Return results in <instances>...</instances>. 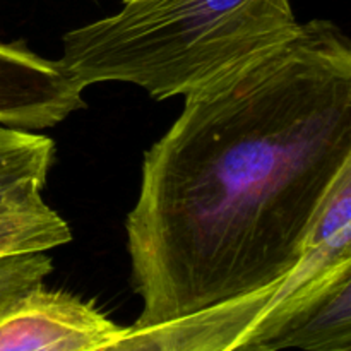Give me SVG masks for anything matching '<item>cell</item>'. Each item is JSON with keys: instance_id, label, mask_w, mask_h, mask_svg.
Listing matches in <instances>:
<instances>
[{"instance_id": "9c48e42d", "label": "cell", "mask_w": 351, "mask_h": 351, "mask_svg": "<svg viewBox=\"0 0 351 351\" xmlns=\"http://www.w3.org/2000/svg\"><path fill=\"white\" fill-rule=\"evenodd\" d=\"M51 269L47 252L0 257V304L43 285Z\"/></svg>"}, {"instance_id": "3957f363", "label": "cell", "mask_w": 351, "mask_h": 351, "mask_svg": "<svg viewBox=\"0 0 351 351\" xmlns=\"http://www.w3.org/2000/svg\"><path fill=\"white\" fill-rule=\"evenodd\" d=\"M249 339L273 351L351 350V263L290 293L276 288Z\"/></svg>"}, {"instance_id": "6da1fadb", "label": "cell", "mask_w": 351, "mask_h": 351, "mask_svg": "<svg viewBox=\"0 0 351 351\" xmlns=\"http://www.w3.org/2000/svg\"><path fill=\"white\" fill-rule=\"evenodd\" d=\"M351 168V45L315 19L185 95L144 154L125 221L136 326L173 321L287 276Z\"/></svg>"}, {"instance_id": "8fae6325", "label": "cell", "mask_w": 351, "mask_h": 351, "mask_svg": "<svg viewBox=\"0 0 351 351\" xmlns=\"http://www.w3.org/2000/svg\"><path fill=\"white\" fill-rule=\"evenodd\" d=\"M123 2H127V0H123Z\"/></svg>"}, {"instance_id": "7c38bea8", "label": "cell", "mask_w": 351, "mask_h": 351, "mask_svg": "<svg viewBox=\"0 0 351 351\" xmlns=\"http://www.w3.org/2000/svg\"><path fill=\"white\" fill-rule=\"evenodd\" d=\"M2 304H3V302H2Z\"/></svg>"}, {"instance_id": "7a4b0ae2", "label": "cell", "mask_w": 351, "mask_h": 351, "mask_svg": "<svg viewBox=\"0 0 351 351\" xmlns=\"http://www.w3.org/2000/svg\"><path fill=\"white\" fill-rule=\"evenodd\" d=\"M62 38L58 60L82 86L130 82L185 96L278 47L300 23L291 0H127Z\"/></svg>"}, {"instance_id": "ba28073f", "label": "cell", "mask_w": 351, "mask_h": 351, "mask_svg": "<svg viewBox=\"0 0 351 351\" xmlns=\"http://www.w3.org/2000/svg\"><path fill=\"white\" fill-rule=\"evenodd\" d=\"M72 240L67 221L47 202L0 209V257L48 252Z\"/></svg>"}, {"instance_id": "5b68a950", "label": "cell", "mask_w": 351, "mask_h": 351, "mask_svg": "<svg viewBox=\"0 0 351 351\" xmlns=\"http://www.w3.org/2000/svg\"><path fill=\"white\" fill-rule=\"evenodd\" d=\"M82 91L60 60L41 57L24 41L0 43V125H57L84 106Z\"/></svg>"}, {"instance_id": "8992f818", "label": "cell", "mask_w": 351, "mask_h": 351, "mask_svg": "<svg viewBox=\"0 0 351 351\" xmlns=\"http://www.w3.org/2000/svg\"><path fill=\"white\" fill-rule=\"evenodd\" d=\"M278 285L173 321L123 328L89 351H232L252 335L273 304Z\"/></svg>"}, {"instance_id": "30bf717a", "label": "cell", "mask_w": 351, "mask_h": 351, "mask_svg": "<svg viewBox=\"0 0 351 351\" xmlns=\"http://www.w3.org/2000/svg\"><path fill=\"white\" fill-rule=\"evenodd\" d=\"M232 351H273V350L266 348V346L261 345V343H254L250 341V339H245L243 343L237 345ZM346 351H351V350H346Z\"/></svg>"}, {"instance_id": "277c9868", "label": "cell", "mask_w": 351, "mask_h": 351, "mask_svg": "<svg viewBox=\"0 0 351 351\" xmlns=\"http://www.w3.org/2000/svg\"><path fill=\"white\" fill-rule=\"evenodd\" d=\"M122 329L93 302L43 285L0 304V351H89Z\"/></svg>"}, {"instance_id": "52a82bcc", "label": "cell", "mask_w": 351, "mask_h": 351, "mask_svg": "<svg viewBox=\"0 0 351 351\" xmlns=\"http://www.w3.org/2000/svg\"><path fill=\"white\" fill-rule=\"evenodd\" d=\"M53 158L50 137L0 125V209L43 202Z\"/></svg>"}]
</instances>
